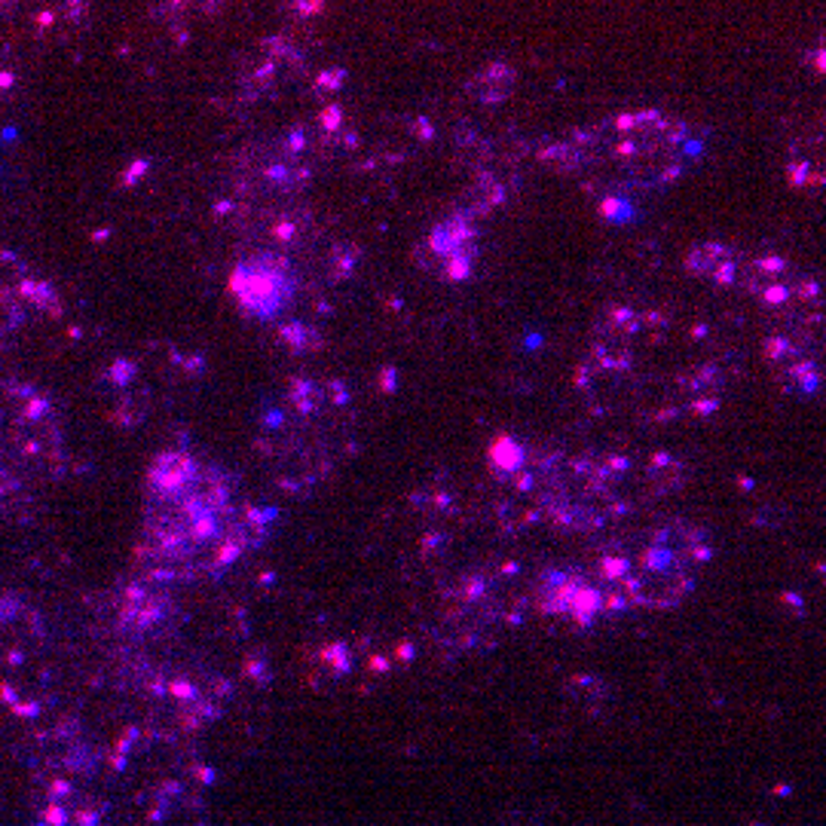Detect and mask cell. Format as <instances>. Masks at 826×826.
I'll list each match as a JSON object with an SVG mask.
<instances>
[{
  "instance_id": "obj_5",
  "label": "cell",
  "mask_w": 826,
  "mask_h": 826,
  "mask_svg": "<svg viewBox=\"0 0 826 826\" xmlns=\"http://www.w3.org/2000/svg\"><path fill=\"white\" fill-rule=\"evenodd\" d=\"M355 441L349 389L337 380L300 377L260 413L254 450L276 487L310 493L352 457Z\"/></svg>"
},
{
  "instance_id": "obj_2",
  "label": "cell",
  "mask_w": 826,
  "mask_h": 826,
  "mask_svg": "<svg viewBox=\"0 0 826 826\" xmlns=\"http://www.w3.org/2000/svg\"><path fill=\"white\" fill-rule=\"evenodd\" d=\"M276 512L239 502L230 475L172 447L144 472L141 558L159 578H208L236 567L269 539Z\"/></svg>"
},
{
  "instance_id": "obj_9",
  "label": "cell",
  "mask_w": 826,
  "mask_h": 826,
  "mask_svg": "<svg viewBox=\"0 0 826 826\" xmlns=\"http://www.w3.org/2000/svg\"><path fill=\"white\" fill-rule=\"evenodd\" d=\"M46 624L37 609L19 597L0 594V698L22 710L31 689L43 683L46 667Z\"/></svg>"
},
{
  "instance_id": "obj_1",
  "label": "cell",
  "mask_w": 826,
  "mask_h": 826,
  "mask_svg": "<svg viewBox=\"0 0 826 826\" xmlns=\"http://www.w3.org/2000/svg\"><path fill=\"white\" fill-rule=\"evenodd\" d=\"M576 383L591 411L655 426L710 416L725 389L704 328L640 306L600 315Z\"/></svg>"
},
{
  "instance_id": "obj_14",
  "label": "cell",
  "mask_w": 826,
  "mask_h": 826,
  "mask_svg": "<svg viewBox=\"0 0 826 826\" xmlns=\"http://www.w3.org/2000/svg\"><path fill=\"white\" fill-rule=\"evenodd\" d=\"M744 254L725 242H701L685 254V269L713 288H738Z\"/></svg>"
},
{
  "instance_id": "obj_7",
  "label": "cell",
  "mask_w": 826,
  "mask_h": 826,
  "mask_svg": "<svg viewBox=\"0 0 826 826\" xmlns=\"http://www.w3.org/2000/svg\"><path fill=\"white\" fill-rule=\"evenodd\" d=\"M65 468V438L43 392L25 383L0 386V499H19L56 481Z\"/></svg>"
},
{
  "instance_id": "obj_13",
  "label": "cell",
  "mask_w": 826,
  "mask_h": 826,
  "mask_svg": "<svg viewBox=\"0 0 826 826\" xmlns=\"http://www.w3.org/2000/svg\"><path fill=\"white\" fill-rule=\"evenodd\" d=\"M786 181L796 190H826V117L802 129L786 150Z\"/></svg>"
},
{
  "instance_id": "obj_11",
  "label": "cell",
  "mask_w": 826,
  "mask_h": 826,
  "mask_svg": "<svg viewBox=\"0 0 826 826\" xmlns=\"http://www.w3.org/2000/svg\"><path fill=\"white\" fill-rule=\"evenodd\" d=\"M532 604L542 615L573 622H594L609 615L604 588L591 567H563L548 569L532 585Z\"/></svg>"
},
{
  "instance_id": "obj_16",
  "label": "cell",
  "mask_w": 826,
  "mask_h": 826,
  "mask_svg": "<svg viewBox=\"0 0 826 826\" xmlns=\"http://www.w3.org/2000/svg\"><path fill=\"white\" fill-rule=\"evenodd\" d=\"M514 83H517V74L512 65H502V61L484 65L481 71L466 83L468 102H475L481 107H496L514 92Z\"/></svg>"
},
{
  "instance_id": "obj_3",
  "label": "cell",
  "mask_w": 826,
  "mask_h": 826,
  "mask_svg": "<svg viewBox=\"0 0 826 826\" xmlns=\"http://www.w3.org/2000/svg\"><path fill=\"white\" fill-rule=\"evenodd\" d=\"M490 466L542 521L569 532L604 527L649 512L689 477V466L664 450L560 453L502 438Z\"/></svg>"
},
{
  "instance_id": "obj_8",
  "label": "cell",
  "mask_w": 826,
  "mask_h": 826,
  "mask_svg": "<svg viewBox=\"0 0 826 826\" xmlns=\"http://www.w3.org/2000/svg\"><path fill=\"white\" fill-rule=\"evenodd\" d=\"M530 604L532 585H521L514 569L466 576L447 591L438 640L457 652L490 646L508 628L521 624Z\"/></svg>"
},
{
  "instance_id": "obj_15",
  "label": "cell",
  "mask_w": 826,
  "mask_h": 826,
  "mask_svg": "<svg viewBox=\"0 0 826 826\" xmlns=\"http://www.w3.org/2000/svg\"><path fill=\"white\" fill-rule=\"evenodd\" d=\"M46 297H50V288L37 282H22L15 288L0 291V340L19 334L31 315L46 313Z\"/></svg>"
},
{
  "instance_id": "obj_4",
  "label": "cell",
  "mask_w": 826,
  "mask_h": 826,
  "mask_svg": "<svg viewBox=\"0 0 826 826\" xmlns=\"http://www.w3.org/2000/svg\"><path fill=\"white\" fill-rule=\"evenodd\" d=\"M698 153L683 120L664 111H628L597 126L576 129L551 144L542 159L558 172L591 175L615 205L628 190H658L676 181Z\"/></svg>"
},
{
  "instance_id": "obj_10",
  "label": "cell",
  "mask_w": 826,
  "mask_h": 826,
  "mask_svg": "<svg viewBox=\"0 0 826 826\" xmlns=\"http://www.w3.org/2000/svg\"><path fill=\"white\" fill-rule=\"evenodd\" d=\"M230 288H233V297L249 315H254V319H276V315L288 310L297 295V273L288 264V258L276 251H264L236 267Z\"/></svg>"
},
{
  "instance_id": "obj_6",
  "label": "cell",
  "mask_w": 826,
  "mask_h": 826,
  "mask_svg": "<svg viewBox=\"0 0 826 826\" xmlns=\"http://www.w3.org/2000/svg\"><path fill=\"white\" fill-rule=\"evenodd\" d=\"M713 558L710 536L685 517L646 523L594 560L609 615L667 613L689 600Z\"/></svg>"
},
{
  "instance_id": "obj_12",
  "label": "cell",
  "mask_w": 826,
  "mask_h": 826,
  "mask_svg": "<svg viewBox=\"0 0 826 826\" xmlns=\"http://www.w3.org/2000/svg\"><path fill=\"white\" fill-rule=\"evenodd\" d=\"M422 264L444 282L468 279L477 264L475 221L462 212L453 214V218H444L422 242Z\"/></svg>"
},
{
  "instance_id": "obj_17",
  "label": "cell",
  "mask_w": 826,
  "mask_h": 826,
  "mask_svg": "<svg viewBox=\"0 0 826 826\" xmlns=\"http://www.w3.org/2000/svg\"><path fill=\"white\" fill-rule=\"evenodd\" d=\"M812 68L826 80V34L814 43V50H812Z\"/></svg>"
}]
</instances>
